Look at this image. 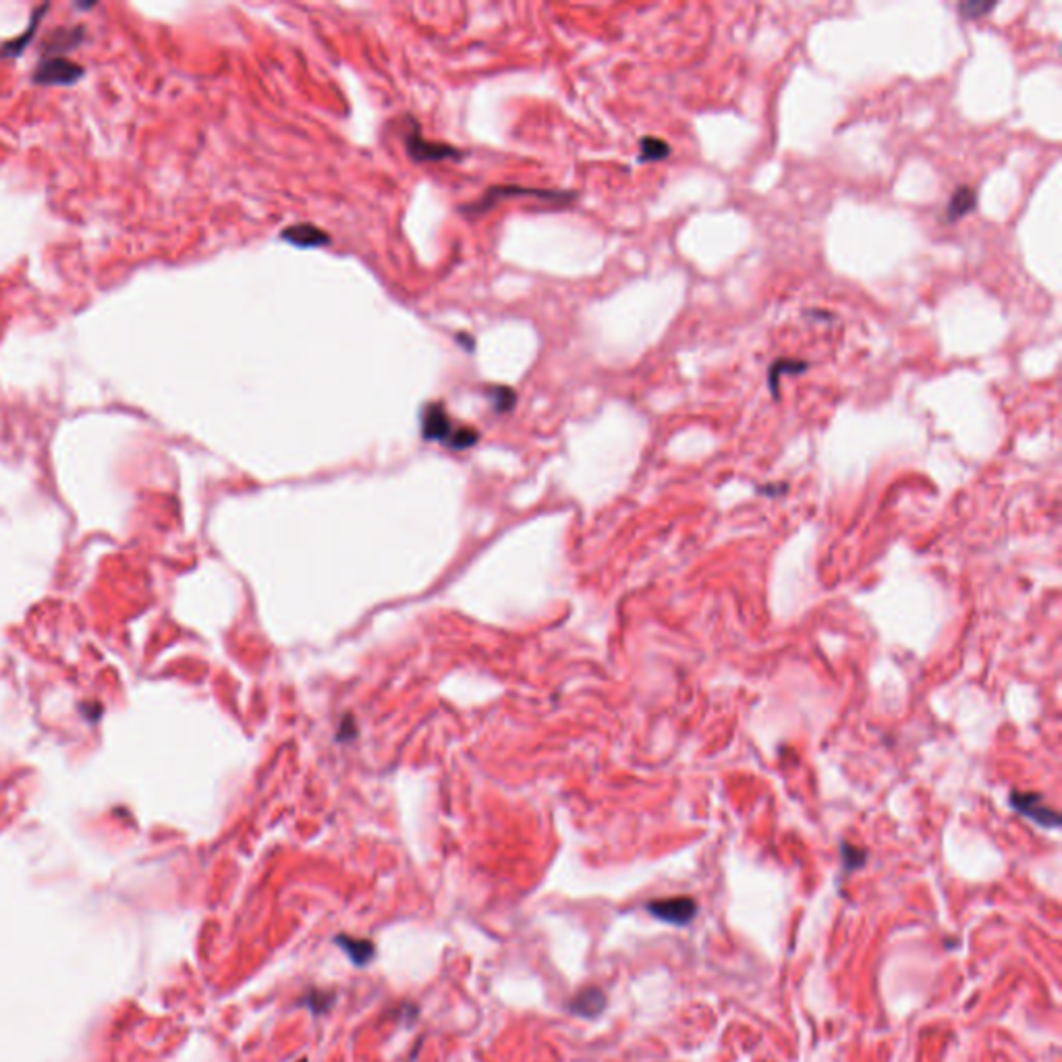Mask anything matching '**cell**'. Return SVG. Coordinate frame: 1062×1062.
Returning a JSON list of instances; mask_svg holds the SVG:
<instances>
[{
  "instance_id": "6da1fadb",
  "label": "cell",
  "mask_w": 1062,
  "mask_h": 1062,
  "mask_svg": "<svg viewBox=\"0 0 1062 1062\" xmlns=\"http://www.w3.org/2000/svg\"><path fill=\"white\" fill-rule=\"evenodd\" d=\"M421 434L427 440H440L457 451L469 449L479 438L477 430L473 427H455L443 402L426 405L424 413H421Z\"/></svg>"
},
{
  "instance_id": "30bf717a",
  "label": "cell",
  "mask_w": 1062,
  "mask_h": 1062,
  "mask_svg": "<svg viewBox=\"0 0 1062 1062\" xmlns=\"http://www.w3.org/2000/svg\"><path fill=\"white\" fill-rule=\"evenodd\" d=\"M336 944L341 946V949L347 952L351 961L355 965H368L372 958L376 957V946L369 942V940H361V938H351V936H338L336 938Z\"/></svg>"
},
{
  "instance_id": "7c38bea8",
  "label": "cell",
  "mask_w": 1062,
  "mask_h": 1062,
  "mask_svg": "<svg viewBox=\"0 0 1062 1062\" xmlns=\"http://www.w3.org/2000/svg\"><path fill=\"white\" fill-rule=\"evenodd\" d=\"M305 1002L307 1007H310L316 1015H322L326 1013L332 1007V1002H335V996L330 994V991H322V990H311L310 994L305 996Z\"/></svg>"
},
{
  "instance_id": "5b68a950",
  "label": "cell",
  "mask_w": 1062,
  "mask_h": 1062,
  "mask_svg": "<svg viewBox=\"0 0 1062 1062\" xmlns=\"http://www.w3.org/2000/svg\"><path fill=\"white\" fill-rule=\"evenodd\" d=\"M280 236L297 247H319V245H326V243H330V236L326 235L322 228H318L313 225L286 227L283 233H280Z\"/></svg>"
},
{
  "instance_id": "277c9868",
  "label": "cell",
  "mask_w": 1062,
  "mask_h": 1062,
  "mask_svg": "<svg viewBox=\"0 0 1062 1062\" xmlns=\"http://www.w3.org/2000/svg\"><path fill=\"white\" fill-rule=\"evenodd\" d=\"M1010 808H1015L1019 814L1032 817L1033 822H1038L1040 826H1046V828H1058L1060 826V816L1057 811L1048 808V805L1041 801V795L1038 792H1010Z\"/></svg>"
},
{
  "instance_id": "2e32d148",
  "label": "cell",
  "mask_w": 1062,
  "mask_h": 1062,
  "mask_svg": "<svg viewBox=\"0 0 1062 1062\" xmlns=\"http://www.w3.org/2000/svg\"><path fill=\"white\" fill-rule=\"evenodd\" d=\"M302 1062H307V1060H302Z\"/></svg>"
},
{
  "instance_id": "5bb4252c",
  "label": "cell",
  "mask_w": 1062,
  "mask_h": 1062,
  "mask_svg": "<svg viewBox=\"0 0 1062 1062\" xmlns=\"http://www.w3.org/2000/svg\"><path fill=\"white\" fill-rule=\"evenodd\" d=\"M490 393H492V399H494L496 411L504 413V411H510V409H513L515 399H517L515 393H513V388H509V386H492Z\"/></svg>"
},
{
  "instance_id": "7a4b0ae2",
  "label": "cell",
  "mask_w": 1062,
  "mask_h": 1062,
  "mask_svg": "<svg viewBox=\"0 0 1062 1062\" xmlns=\"http://www.w3.org/2000/svg\"><path fill=\"white\" fill-rule=\"evenodd\" d=\"M405 145L407 153L415 162H444V160H455L463 153L459 148H455V145L432 142V139L424 137L418 125L413 127V131L407 133Z\"/></svg>"
},
{
  "instance_id": "9a60e30c",
  "label": "cell",
  "mask_w": 1062,
  "mask_h": 1062,
  "mask_svg": "<svg viewBox=\"0 0 1062 1062\" xmlns=\"http://www.w3.org/2000/svg\"><path fill=\"white\" fill-rule=\"evenodd\" d=\"M991 9H994V3H977V0H974V3L958 4V15H961V19H980Z\"/></svg>"
},
{
  "instance_id": "52a82bcc",
  "label": "cell",
  "mask_w": 1062,
  "mask_h": 1062,
  "mask_svg": "<svg viewBox=\"0 0 1062 1062\" xmlns=\"http://www.w3.org/2000/svg\"><path fill=\"white\" fill-rule=\"evenodd\" d=\"M977 206V195H975V189L974 187H967V185H961L955 194L950 195L949 200V208H946V222H957L967 216L969 212H974Z\"/></svg>"
},
{
  "instance_id": "8992f818",
  "label": "cell",
  "mask_w": 1062,
  "mask_h": 1062,
  "mask_svg": "<svg viewBox=\"0 0 1062 1062\" xmlns=\"http://www.w3.org/2000/svg\"><path fill=\"white\" fill-rule=\"evenodd\" d=\"M606 1008V996L604 991L600 988H585L581 990L577 996L573 998L571 1002V1010L575 1015L579 1016H587V1019H593V1016H598L602 1010Z\"/></svg>"
},
{
  "instance_id": "8fae6325",
  "label": "cell",
  "mask_w": 1062,
  "mask_h": 1062,
  "mask_svg": "<svg viewBox=\"0 0 1062 1062\" xmlns=\"http://www.w3.org/2000/svg\"><path fill=\"white\" fill-rule=\"evenodd\" d=\"M670 153V145L660 137H643L639 142V162H658Z\"/></svg>"
},
{
  "instance_id": "9c48e42d",
  "label": "cell",
  "mask_w": 1062,
  "mask_h": 1062,
  "mask_svg": "<svg viewBox=\"0 0 1062 1062\" xmlns=\"http://www.w3.org/2000/svg\"><path fill=\"white\" fill-rule=\"evenodd\" d=\"M809 369V363L803 361V360H792V357H783V360L774 361L770 372H767V386H770L772 394L778 396V382L784 378V376H797V374H803Z\"/></svg>"
},
{
  "instance_id": "3957f363",
  "label": "cell",
  "mask_w": 1062,
  "mask_h": 1062,
  "mask_svg": "<svg viewBox=\"0 0 1062 1062\" xmlns=\"http://www.w3.org/2000/svg\"><path fill=\"white\" fill-rule=\"evenodd\" d=\"M645 909L651 917L667 921L670 925L684 927L695 919L697 903L691 897H670V899H658L645 905Z\"/></svg>"
},
{
  "instance_id": "4fadbf2b",
  "label": "cell",
  "mask_w": 1062,
  "mask_h": 1062,
  "mask_svg": "<svg viewBox=\"0 0 1062 1062\" xmlns=\"http://www.w3.org/2000/svg\"><path fill=\"white\" fill-rule=\"evenodd\" d=\"M841 853H842V863H844V869H847V872H853V869L861 867L863 863H866V850L857 849L849 842H842Z\"/></svg>"
},
{
  "instance_id": "ba28073f",
  "label": "cell",
  "mask_w": 1062,
  "mask_h": 1062,
  "mask_svg": "<svg viewBox=\"0 0 1062 1062\" xmlns=\"http://www.w3.org/2000/svg\"><path fill=\"white\" fill-rule=\"evenodd\" d=\"M79 75H81V69H77V65H73V62L54 59V61L44 62V65L40 67V71H37V75H36V79L44 81V83H69Z\"/></svg>"
}]
</instances>
